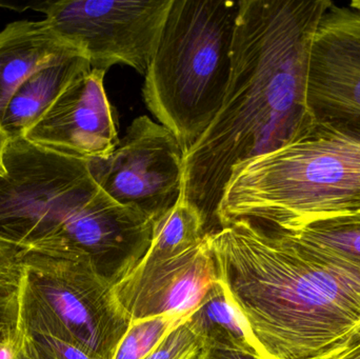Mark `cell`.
Wrapping results in <instances>:
<instances>
[{"label": "cell", "instance_id": "7", "mask_svg": "<svg viewBox=\"0 0 360 359\" xmlns=\"http://www.w3.org/2000/svg\"><path fill=\"white\" fill-rule=\"evenodd\" d=\"M173 0H57L32 4L92 69L126 65L146 74Z\"/></svg>", "mask_w": 360, "mask_h": 359}, {"label": "cell", "instance_id": "25", "mask_svg": "<svg viewBox=\"0 0 360 359\" xmlns=\"http://www.w3.org/2000/svg\"><path fill=\"white\" fill-rule=\"evenodd\" d=\"M357 344H360V325L359 328L356 329V331H355L354 334H353L352 339H351L350 343H349V346L347 347V349L352 347V346L357 345Z\"/></svg>", "mask_w": 360, "mask_h": 359}, {"label": "cell", "instance_id": "5", "mask_svg": "<svg viewBox=\"0 0 360 359\" xmlns=\"http://www.w3.org/2000/svg\"><path fill=\"white\" fill-rule=\"evenodd\" d=\"M113 287L86 257L21 250L17 327L112 359L130 324Z\"/></svg>", "mask_w": 360, "mask_h": 359}, {"label": "cell", "instance_id": "15", "mask_svg": "<svg viewBox=\"0 0 360 359\" xmlns=\"http://www.w3.org/2000/svg\"><path fill=\"white\" fill-rule=\"evenodd\" d=\"M285 232L321 252L360 267V212L321 219Z\"/></svg>", "mask_w": 360, "mask_h": 359}, {"label": "cell", "instance_id": "11", "mask_svg": "<svg viewBox=\"0 0 360 359\" xmlns=\"http://www.w3.org/2000/svg\"><path fill=\"white\" fill-rule=\"evenodd\" d=\"M75 52L80 51L61 39L46 19L6 25L0 32V124L11 97L29 76Z\"/></svg>", "mask_w": 360, "mask_h": 359}, {"label": "cell", "instance_id": "14", "mask_svg": "<svg viewBox=\"0 0 360 359\" xmlns=\"http://www.w3.org/2000/svg\"><path fill=\"white\" fill-rule=\"evenodd\" d=\"M207 234L198 209L179 195L176 204L153 223L151 244L139 263L149 265L179 256L200 244Z\"/></svg>", "mask_w": 360, "mask_h": 359}, {"label": "cell", "instance_id": "23", "mask_svg": "<svg viewBox=\"0 0 360 359\" xmlns=\"http://www.w3.org/2000/svg\"><path fill=\"white\" fill-rule=\"evenodd\" d=\"M10 137L6 134V131L0 126V176L6 175V167H4V155H6V149H8Z\"/></svg>", "mask_w": 360, "mask_h": 359}, {"label": "cell", "instance_id": "19", "mask_svg": "<svg viewBox=\"0 0 360 359\" xmlns=\"http://www.w3.org/2000/svg\"><path fill=\"white\" fill-rule=\"evenodd\" d=\"M20 249L0 242V285H18Z\"/></svg>", "mask_w": 360, "mask_h": 359}, {"label": "cell", "instance_id": "2", "mask_svg": "<svg viewBox=\"0 0 360 359\" xmlns=\"http://www.w3.org/2000/svg\"><path fill=\"white\" fill-rule=\"evenodd\" d=\"M229 299L262 359H329L360 325V267L249 221L209 233Z\"/></svg>", "mask_w": 360, "mask_h": 359}, {"label": "cell", "instance_id": "16", "mask_svg": "<svg viewBox=\"0 0 360 359\" xmlns=\"http://www.w3.org/2000/svg\"><path fill=\"white\" fill-rule=\"evenodd\" d=\"M192 313L166 314L130 322L112 359L145 358Z\"/></svg>", "mask_w": 360, "mask_h": 359}, {"label": "cell", "instance_id": "1", "mask_svg": "<svg viewBox=\"0 0 360 359\" xmlns=\"http://www.w3.org/2000/svg\"><path fill=\"white\" fill-rule=\"evenodd\" d=\"M330 0H241L224 103L184 153L181 196L207 228L233 169L297 139L315 122L311 53ZM209 233V231H207Z\"/></svg>", "mask_w": 360, "mask_h": 359}, {"label": "cell", "instance_id": "4", "mask_svg": "<svg viewBox=\"0 0 360 359\" xmlns=\"http://www.w3.org/2000/svg\"><path fill=\"white\" fill-rule=\"evenodd\" d=\"M240 1L173 0L146 73L143 99L184 153L224 103Z\"/></svg>", "mask_w": 360, "mask_h": 359}, {"label": "cell", "instance_id": "13", "mask_svg": "<svg viewBox=\"0 0 360 359\" xmlns=\"http://www.w3.org/2000/svg\"><path fill=\"white\" fill-rule=\"evenodd\" d=\"M186 322L202 339L205 347L237 350L260 358L252 337L219 280L207 291Z\"/></svg>", "mask_w": 360, "mask_h": 359}, {"label": "cell", "instance_id": "8", "mask_svg": "<svg viewBox=\"0 0 360 359\" xmlns=\"http://www.w3.org/2000/svg\"><path fill=\"white\" fill-rule=\"evenodd\" d=\"M184 155L172 131L143 115L133 120L112 153L86 162L112 200L154 223L179 200Z\"/></svg>", "mask_w": 360, "mask_h": 359}, {"label": "cell", "instance_id": "24", "mask_svg": "<svg viewBox=\"0 0 360 359\" xmlns=\"http://www.w3.org/2000/svg\"><path fill=\"white\" fill-rule=\"evenodd\" d=\"M329 359H360V344L352 346Z\"/></svg>", "mask_w": 360, "mask_h": 359}, {"label": "cell", "instance_id": "21", "mask_svg": "<svg viewBox=\"0 0 360 359\" xmlns=\"http://www.w3.org/2000/svg\"><path fill=\"white\" fill-rule=\"evenodd\" d=\"M0 359H25L22 334L17 325L0 329Z\"/></svg>", "mask_w": 360, "mask_h": 359}, {"label": "cell", "instance_id": "6", "mask_svg": "<svg viewBox=\"0 0 360 359\" xmlns=\"http://www.w3.org/2000/svg\"><path fill=\"white\" fill-rule=\"evenodd\" d=\"M0 176V242L38 250L101 188L84 158L11 139Z\"/></svg>", "mask_w": 360, "mask_h": 359}, {"label": "cell", "instance_id": "9", "mask_svg": "<svg viewBox=\"0 0 360 359\" xmlns=\"http://www.w3.org/2000/svg\"><path fill=\"white\" fill-rule=\"evenodd\" d=\"M105 71L91 69L61 93L25 138L75 157H105L120 143L115 116L103 84Z\"/></svg>", "mask_w": 360, "mask_h": 359}, {"label": "cell", "instance_id": "12", "mask_svg": "<svg viewBox=\"0 0 360 359\" xmlns=\"http://www.w3.org/2000/svg\"><path fill=\"white\" fill-rule=\"evenodd\" d=\"M91 69L88 58L75 52L29 76L11 97L0 124L10 139L25 136L70 84Z\"/></svg>", "mask_w": 360, "mask_h": 359}, {"label": "cell", "instance_id": "3", "mask_svg": "<svg viewBox=\"0 0 360 359\" xmlns=\"http://www.w3.org/2000/svg\"><path fill=\"white\" fill-rule=\"evenodd\" d=\"M359 212L360 122L316 118L295 141L233 169L216 221L293 231Z\"/></svg>", "mask_w": 360, "mask_h": 359}, {"label": "cell", "instance_id": "22", "mask_svg": "<svg viewBox=\"0 0 360 359\" xmlns=\"http://www.w3.org/2000/svg\"><path fill=\"white\" fill-rule=\"evenodd\" d=\"M200 359H262L248 352L224 348L205 347Z\"/></svg>", "mask_w": 360, "mask_h": 359}, {"label": "cell", "instance_id": "10", "mask_svg": "<svg viewBox=\"0 0 360 359\" xmlns=\"http://www.w3.org/2000/svg\"><path fill=\"white\" fill-rule=\"evenodd\" d=\"M218 280L209 233L179 256L137 265L113 287L114 294L130 322L166 314L191 313Z\"/></svg>", "mask_w": 360, "mask_h": 359}, {"label": "cell", "instance_id": "20", "mask_svg": "<svg viewBox=\"0 0 360 359\" xmlns=\"http://www.w3.org/2000/svg\"><path fill=\"white\" fill-rule=\"evenodd\" d=\"M18 320V285H0V329Z\"/></svg>", "mask_w": 360, "mask_h": 359}, {"label": "cell", "instance_id": "18", "mask_svg": "<svg viewBox=\"0 0 360 359\" xmlns=\"http://www.w3.org/2000/svg\"><path fill=\"white\" fill-rule=\"evenodd\" d=\"M205 346L188 322L180 325L143 359H200Z\"/></svg>", "mask_w": 360, "mask_h": 359}, {"label": "cell", "instance_id": "26", "mask_svg": "<svg viewBox=\"0 0 360 359\" xmlns=\"http://www.w3.org/2000/svg\"><path fill=\"white\" fill-rule=\"evenodd\" d=\"M350 8L360 13V0H354V1L350 2Z\"/></svg>", "mask_w": 360, "mask_h": 359}, {"label": "cell", "instance_id": "17", "mask_svg": "<svg viewBox=\"0 0 360 359\" xmlns=\"http://www.w3.org/2000/svg\"><path fill=\"white\" fill-rule=\"evenodd\" d=\"M21 334L25 359H95L82 348L59 337L23 331Z\"/></svg>", "mask_w": 360, "mask_h": 359}]
</instances>
